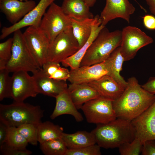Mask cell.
Masks as SVG:
<instances>
[{
  "label": "cell",
  "mask_w": 155,
  "mask_h": 155,
  "mask_svg": "<svg viewBox=\"0 0 155 155\" xmlns=\"http://www.w3.org/2000/svg\"><path fill=\"white\" fill-rule=\"evenodd\" d=\"M141 154L142 155H155V140H148L142 145Z\"/></svg>",
  "instance_id": "cell-36"
},
{
  "label": "cell",
  "mask_w": 155,
  "mask_h": 155,
  "mask_svg": "<svg viewBox=\"0 0 155 155\" xmlns=\"http://www.w3.org/2000/svg\"><path fill=\"white\" fill-rule=\"evenodd\" d=\"M143 143L139 139L135 138L131 142L124 143L119 147L121 155H139L141 154Z\"/></svg>",
  "instance_id": "cell-31"
},
{
  "label": "cell",
  "mask_w": 155,
  "mask_h": 155,
  "mask_svg": "<svg viewBox=\"0 0 155 155\" xmlns=\"http://www.w3.org/2000/svg\"><path fill=\"white\" fill-rule=\"evenodd\" d=\"M150 12L155 16V0H145Z\"/></svg>",
  "instance_id": "cell-41"
},
{
  "label": "cell",
  "mask_w": 155,
  "mask_h": 155,
  "mask_svg": "<svg viewBox=\"0 0 155 155\" xmlns=\"http://www.w3.org/2000/svg\"><path fill=\"white\" fill-rule=\"evenodd\" d=\"M124 61V59L121 52L120 46L116 49L104 61L108 71L107 75L113 78L125 89L127 82L120 74Z\"/></svg>",
  "instance_id": "cell-22"
},
{
  "label": "cell",
  "mask_w": 155,
  "mask_h": 155,
  "mask_svg": "<svg viewBox=\"0 0 155 155\" xmlns=\"http://www.w3.org/2000/svg\"><path fill=\"white\" fill-rule=\"evenodd\" d=\"M44 111L38 105L15 101L0 104V122L8 127H18L26 123L38 125L42 122Z\"/></svg>",
  "instance_id": "cell-4"
},
{
  "label": "cell",
  "mask_w": 155,
  "mask_h": 155,
  "mask_svg": "<svg viewBox=\"0 0 155 155\" xmlns=\"http://www.w3.org/2000/svg\"><path fill=\"white\" fill-rule=\"evenodd\" d=\"M36 5L32 0H0V9L12 25L21 20Z\"/></svg>",
  "instance_id": "cell-16"
},
{
  "label": "cell",
  "mask_w": 155,
  "mask_h": 155,
  "mask_svg": "<svg viewBox=\"0 0 155 155\" xmlns=\"http://www.w3.org/2000/svg\"><path fill=\"white\" fill-rule=\"evenodd\" d=\"M60 67L59 63L47 61L43 65L41 68L45 75L50 77Z\"/></svg>",
  "instance_id": "cell-35"
},
{
  "label": "cell",
  "mask_w": 155,
  "mask_h": 155,
  "mask_svg": "<svg viewBox=\"0 0 155 155\" xmlns=\"http://www.w3.org/2000/svg\"><path fill=\"white\" fill-rule=\"evenodd\" d=\"M96 0H85L87 4L90 7L93 6Z\"/></svg>",
  "instance_id": "cell-42"
},
{
  "label": "cell",
  "mask_w": 155,
  "mask_h": 155,
  "mask_svg": "<svg viewBox=\"0 0 155 155\" xmlns=\"http://www.w3.org/2000/svg\"><path fill=\"white\" fill-rule=\"evenodd\" d=\"M1 154L3 155H30L32 152L26 149H20L10 147L5 144L0 147Z\"/></svg>",
  "instance_id": "cell-34"
},
{
  "label": "cell",
  "mask_w": 155,
  "mask_h": 155,
  "mask_svg": "<svg viewBox=\"0 0 155 155\" xmlns=\"http://www.w3.org/2000/svg\"><path fill=\"white\" fill-rule=\"evenodd\" d=\"M120 96L113 101L117 118L131 121L148 108L155 99V94L144 89L134 77L129 78Z\"/></svg>",
  "instance_id": "cell-1"
},
{
  "label": "cell",
  "mask_w": 155,
  "mask_h": 155,
  "mask_svg": "<svg viewBox=\"0 0 155 155\" xmlns=\"http://www.w3.org/2000/svg\"><path fill=\"white\" fill-rule=\"evenodd\" d=\"M70 72L67 69L60 67L50 78L54 79L66 81L70 76Z\"/></svg>",
  "instance_id": "cell-37"
},
{
  "label": "cell",
  "mask_w": 155,
  "mask_h": 155,
  "mask_svg": "<svg viewBox=\"0 0 155 155\" xmlns=\"http://www.w3.org/2000/svg\"><path fill=\"white\" fill-rule=\"evenodd\" d=\"M61 138L69 149H77L96 144L91 131H80L72 134L63 132Z\"/></svg>",
  "instance_id": "cell-23"
},
{
  "label": "cell",
  "mask_w": 155,
  "mask_h": 155,
  "mask_svg": "<svg viewBox=\"0 0 155 155\" xmlns=\"http://www.w3.org/2000/svg\"><path fill=\"white\" fill-rule=\"evenodd\" d=\"M133 0L134 1H135L136 2H137V4L139 5V6H140V8L141 9H143L145 12H146L147 11H146V10L140 4H139L138 3V2L136 1V0Z\"/></svg>",
  "instance_id": "cell-43"
},
{
  "label": "cell",
  "mask_w": 155,
  "mask_h": 155,
  "mask_svg": "<svg viewBox=\"0 0 155 155\" xmlns=\"http://www.w3.org/2000/svg\"><path fill=\"white\" fill-rule=\"evenodd\" d=\"M144 26L150 30H155V17L151 15H146L142 17Z\"/></svg>",
  "instance_id": "cell-38"
},
{
  "label": "cell",
  "mask_w": 155,
  "mask_h": 155,
  "mask_svg": "<svg viewBox=\"0 0 155 155\" xmlns=\"http://www.w3.org/2000/svg\"><path fill=\"white\" fill-rule=\"evenodd\" d=\"M67 90L75 105L78 109L86 102L100 96L98 93L87 84H72Z\"/></svg>",
  "instance_id": "cell-21"
},
{
  "label": "cell",
  "mask_w": 155,
  "mask_h": 155,
  "mask_svg": "<svg viewBox=\"0 0 155 155\" xmlns=\"http://www.w3.org/2000/svg\"><path fill=\"white\" fill-rule=\"evenodd\" d=\"M71 18L73 34L80 48L90 37L93 26L101 21L98 15L81 19Z\"/></svg>",
  "instance_id": "cell-20"
},
{
  "label": "cell",
  "mask_w": 155,
  "mask_h": 155,
  "mask_svg": "<svg viewBox=\"0 0 155 155\" xmlns=\"http://www.w3.org/2000/svg\"><path fill=\"white\" fill-rule=\"evenodd\" d=\"M11 98L14 101L22 102L29 97H34L39 94L32 75L28 72H13L11 77Z\"/></svg>",
  "instance_id": "cell-11"
},
{
  "label": "cell",
  "mask_w": 155,
  "mask_h": 155,
  "mask_svg": "<svg viewBox=\"0 0 155 155\" xmlns=\"http://www.w3.org/2000/svg\"><path fill=\"white\" fill-rule=\"evenodd\" d=\"M106 4L100 16L101 24L105 26L110 21L120 18L130 22V16L135 8L128 0H106Z\"/></svg>",
  "instance_id": "cell-13"
},
{
  "label": "cell",
  "mask_w": 155,
  "mask_h": 155,
  "mask_svg": "<svg viewBox=\"0 0 155 155\" xmlns=\"http://www.w3.org/2000/svg\"><path fill=\"white\" fill-rule=\"evenodd\" d=\"M40 145V150L45 155H65L68 149L61 138L46 141Z\"/></svg>",
  "instance_id": "cell-27"
},
{
  "label": "cell",
  "mask_w": 155,
  "mask_h": 155,
  "mask_svg": "<svg viewBox=\"0 0 155 155\" xmlns=\"http://www.w3.org/2000/svg\"><path fill=\"white\" fill-rule=\"evenodd\" d=\"M23 36L30 52L40 68L47 61L50 42L39 27L29 26L23 33Z\"/></svg>",
  "instance_id": "cell-10"
},
{
  "label": "cell",
  "mask_w": 155,
  "mask_h": 155,
  "mask_svg": "<svg viewBox=\"0 0 155 155\" xmlns=\"http://www.w3.org/2000/svg\"><path fill=\"white\" fill-rule=\"evenodd\" d=\"M100 148L96 144L77 149H68L65 155H100Z\"/></svg>",
  "instance_id": "cell-33"
},
{
  "label": "cell",
  "mask_w": 155,
  "mask_h": 155,
  "mask_svg": "<svg viewBox=\"0 0 155 155\" xmlns=\"http://www.w3.org/2000/svg\"><path fill=\"white\" fill-rule=\"evenodd\" d=\"M80 48L71 26L60 34L50 43L47 61L61 63L73 55Z\"/></svg>",
  "instance_id": "cell-7"
},
{
  "label": "cell",
  "mask_w": 155,
  "mask_h": 155,
  "mask_svg": "<svg viewBox=\"0 0 155 155\" xmlns=\"http://www.w3.org/2000/svg\"><path fill=\"white\" fill-rule=\"evenodd\" d=\"M13 33L11 55L5 69L9 72L24 71L33 73L41 68L30 52L20 30Z\"/></svg>",
  "instance_id": "cell-5"
},
{
  "label": "cell",
  "mask_w": 155,
  "mask_h": 155,
  "mask_svg": "<svg viewBox=\"0 0 155 155\" xmlns=\"http://www.w3.org/2000/svg\"><path fill=\"white\" fill-rule=\"evenodd\" d=\"M37 125L26 123L16 128L18 131L24 136L28 143L36 146L38 142Z\"/></svg>",
  "instance_id": "cell-29"
},
{
  "label": "cell",
  "mask_w": 155,
  "mask_h": 155,
  "mask_svg": "<svg viewBox=\"0 0 155 155\" xmlns=\"http://www.w3.org/2000/svg\"><path fill=\"white\" fill-rule=\"evenodd\" d=\"M28 143L17 130L16 127H8L7 137L5 144L8 146L20 149H26Z\"/></svg>",
  "instance_id": "cell-28"
},
{
  "label": "cell",
  "mask_w": 155,
  "mask_h": 155,
  "mask_svg": "<svg viewBox=\"0 0 155 155\" xmlns=\"http://www.w3.org/2000/svg\"><path fill=\"white\" fill-rule=\"evenodd\" d=\"M6 69L0 70V101L11 98V77Z\"/></svg>",
  "instance_id": "cell-30"
},
{
  "label": "cell",
  "mask_w": 155,
  "mask_h": 155,
  "mask_svg": "<svg viewBox=\"0 0 155 155\" xmlns=\"http://www.w3.org/2000/svg\"><path fill=\"white\" fill-rule=\"evenodd\" d=\"M71 26V18L64 12L61 7L53 2L44 14L39 27L50 43L60 34Z\"/></svg>",
  "instance_id": "cell-6"
},
{
  "label": "cell",
  "mask_w": 155,
  "mask_h": 155,
  "mask_svg": "<svg viewBox=\"0 0 155 155\" xmlns=\"http://www.w3.org/2000/svg\"><path fill=\"white\" fill-rule=\"evenodd\" d=\"M97 125L91 132L96 144L100 148H119L124 143L131 142L135 137V130L130 121L117 118L108 123Z\"/></svg>",
  "instance_id": "cell-2"
},
{
  "label": "cell",
  "mask_w": 155,
  "mask_h": 155,
  "mask_svg": "<svg viewBox=\"0 0 155 155\" xmlns=\"http://www.w3.org/2000/svg\"><path fill=\"white\" fill-rule=\"evenodd\" d=\"M101 21L94 25L91 35L86 43L73 55L63 61L62 65L70 69H76L80 66L81 61L88 49L96 38L100 31L104 27Z\"/></svg>",
  "instance_id": "cell-24"
},
{
  "label": "cell",
  "mask_w": 155,
  "mask_h": 155,
  "mask_svg": "<svg viewBox=\"0 0 155 155\" xmlns=\"http://www.w3.org/2000/svg\"><path fill=\"white\" fill-rule=\"evenodd\" d=\"M55 0H40L38 4L18 22L10 26L3 27L0 39H3L15 31L27 26L39 27L46 9Z\"/></svg>",
  "instance_id": "cell-12"
},
{
  "label": "cell",
  "mask_w": 155,
  "mask_h": 155,
  "mask_svg": "<svg viewBox=\"0 0 155 155\" xmlns=\"http://www.w3.org/2000/svg\"><path fill=\"white\" fill-rule=\"evenodd\" d=\"M13 41V38H11L0 43V70L5 69L11 57Z\"/></svg>",
  "instance_id": "cell-32"
},
{
  "label": "cell",
  "mask_w": 155,
  "mask_h": 155,
  "mask_svg": "<svg viewBox=\"0 0 155 155\" xmlns=\"http://www.w3.org/2000/svg\"><path fill=\"white\" fill-rule=\"evenodd\" d=\"M135 130V138L143 143L155 140V99L146 111L131 121Z\"/></svg>",
  "instance_id": "cell-14"
},
{
  "label": "cell",
  "mask_w": 155,
  "mask_h": 155,
  "mask_svg": "<svg viewBox=\"0 0 155 155\" xmlns=\"http://www.w3.org/2000/svg\"><path fill=\"white\" fill-rule=\"evenodd\" d=\"M141 86L149 92L155 94V77L150 78L147 82Z\"/></svg>",
  "instance_id": "cell-39"
},
{
  "label": "cell",
  "mask_w": 155,
  "mask_h": 155,
  "mask_svg": "<svg viewBox=\"0 0 155 155\" xmlns=\"http://www.w3.org/2000/svg\"><path fill=\"white\" fill-rule=\"evenodd\" d=\"M32 76L39 94L55 98L68 88L66 81L49 78L43 72L41 68L33 73Z\"/></svg>",
  "instance_id": "cell-17"
},
{
  "label": "cell",
  "mask_w": 155,
  "mask_h": 155,
  "mask_svg": "<svg viewBox=\"0 0 155 155\" xmlns=\"http://www.w3.org/2000/svg\"><path fill=\"white\" fill-rule=\"evenodd\" d=\"M55 98L56 105L50 116L51 119H54L60 115L67 114L73 116L78 122L83 120V117L74 104L67 88Z\"/></svg>",
  "instance_id": "cell-19"
},
{
  "label": "cell",
  "mask_w": 155,
  "mask_h": 155,
  "mask_svg": "<svg viewBox=\"0 0 155 155\" xmlns=\"http://www.w3.org/2000/svg\"><path fill=\"white\" fill-rule=\"evenodd\" d=\"M68 79L72 84L88 83L108 74L104 61L98 64L70 69Z\"/></svg>",
  "instance_id": "cell-15"
},
{
  "label": "cell",
  "mask_w": 155,
  "mask_h": 155,
  "mask_svg": "<svg viewBox=\"0 0 155 155\" xmlns=\"http://www.w3.org/2000/svg\"><path fill=\"white\" fill-rule=\"evenodd\" d=\"M61 7L64 12L71 18L81 19L94 17L85 0H63Z\"/></svg>",
  "instance_id": "cell-25"
},
{
  "label": "cell",
  "mask_w": 155,
  "mask_h": 155,
  "mask_svg": "<svg viewBox=\"0 0 155 155\" xmlns=\"http://www.w3.org/2000/svg\"><path fill=\"white\" fill-rule=\"evenodd\" d=\"M38 141L40 144L61 137L63 128L50 121L40 123L37 125Z\"/></svg>",
  "instance_id": "cell-26"
},
{
  "label": "cell",
  "mask_w": 155,
  "mask_h": 155,
  "mask_svg": "<svg viewBox=\"0 0 155 155\" xmlns=\"http://www.w3.org/2000/svg\"><path fill=\"white\" fill-rule=\"evenodd\" d=\"M152 38L140 29L128 26L121 31V52L125 61L133 59L141 48L153 42Z\"/></svg>",
  "instance_id": "cell-9"
},
{
  "label": "cell",
  "mask_w": 155,
  "mask_h": 155,
  "mask_svg": "<svg viewBox=\"0 0 155 155\" xmlns=\"http://www.w3.org/2000/svg\"><path fill=\"white\" fill-rule=\"evenodd\" d=\"M86 84L96 90L100 96L113 101L119 98L125 89L107 75Z\"/></svg>",
  "instance_id": "cell-18"
},
{
  "label": "cell",
  "mask_w": 155,
  "mask_h": 155,
  "mask_svg": "<svg viewBox=\"0 0 155 155\" xmlns=\"http://www.w3.org/2000/svg\"><path fill=\"white\" fill-rule=\"evenodd\" d=\"M121 41V31L110 32L105 26L88 49L80 66L91 65L104 61L120 46Z\"/></svg>",
  "instance_id": "cell-3"
},
{
  "label": "cell",
  "mask_w": 155,
  "mask_h": 155,
  "mask_svg": "<svg viewBox=\"0 0 155 155\" xmlns=\"http://www.w3.org/2000/svg\"><path fill=\"white\" fill-rule=\"evenodd\" d=\"M20 0L22 1H27L29 0Z\"/></svg>",
  "instance_id": "cell-44"
},
{
  "label": "cell",
  "mask_w": 155,
  "mask_h": 155,
  "mask_svg": "<svg viewBox=\"0 0 155 155\" xmlns=\"http://www.w3.org/2000/svg\"><path fill=\"white\" fill-rule=\"evenodd\" d=\"M113 101L100 96L85 103L81 109L87 122L105 124L116 119Z\"/></svg>",
  "instance_id": "cell-8"
},
{
  "label": "cell",
  "mask_w": 155,
  "mask_h": 155,
  "mask_svg": "<svg viewBox=\"0 0 155 155\" xmlns=\"http://www.w3.org/2000/svg\"><path fill=\"white\" fill-rule=\"evenodd\" d=\"M8 131V127L0 122V147L6 142Z\"/></svg>",
  "instance_id": "cell-40"
}]
</instances>
